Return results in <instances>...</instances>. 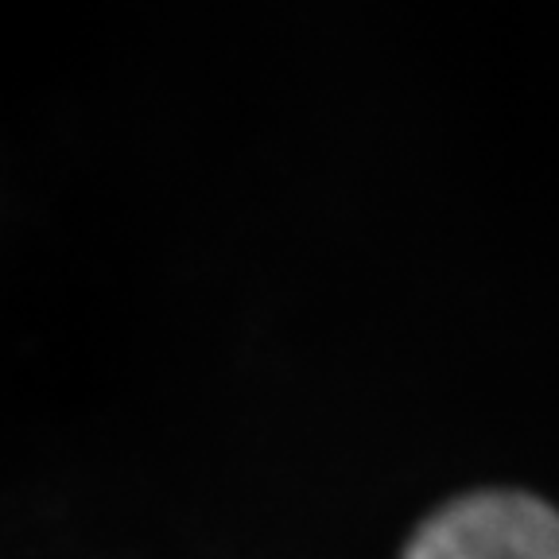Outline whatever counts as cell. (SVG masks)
Returning <instances> with one entry per match:
<instances>
[{
	"mask_svg": "<svg viewBox=\"0 0 559 559\" xmlns=\"http://www.w3.org/2000/svg\"><path fill=\"white\" fill-rule=\"evenodd\" d=\"M404 559H559V513L513 489L471 493L419 524Z\"/></svg>",
	"mask_w": 559,
	"mask_h": 559,
	"instance_id": "6da1fadb",
	"label": "cell"
}]
</instances>
